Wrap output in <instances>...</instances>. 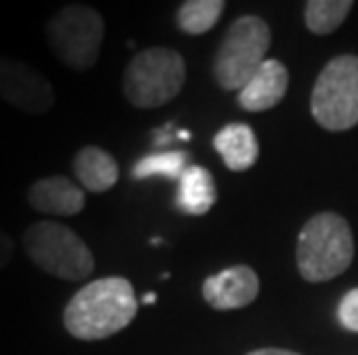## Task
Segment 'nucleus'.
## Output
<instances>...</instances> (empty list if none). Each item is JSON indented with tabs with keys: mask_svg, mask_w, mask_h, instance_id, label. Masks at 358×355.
I'll return each mask as SVG.
<instances>
[{
	"mask_svg": "<svg viewBox=\"0 0 358 355\" xmlns=\"http://www.w3.org/2000/svg\"><path fill=\"white\" fill-rule=\"evenodd\" d=\"M139 300L125 277H102L74 293L63 312V326L74 339L100 342L134 321Z\"/></svg>",
	"mask_w": 358,
	"mask_h": 355,
	"instance_id": "obj_1",
	"label": "nucleus"
},
{
	"mask_svg": "<svg viewBox=\"0 0 358 355\" xmlns=\"http://www.w3.org/2000/svg\"><path fill=\"white\" fill-rule=\"evenodd\" d=\"M354 261V233L338 213H317L299 233L296 266L306 282L319 284L342 275Z\"/></svg>",
	"mask_w": 358,
	"mask_h": 355,
	"instance_id": "obj_2",
	"label": "nucleus"
},
{
	"mask_svg": "<svg viewBox=\"0 0 358 355\" xmlns=\"http://www.w3.org/2000/svg\"><path fill=\"white\" fill-rule=\"evenodd\" d=\"M24 249L42 273L65 282H83L95 270V256L81 236L49 219L30 224L24 231Z\"/></svg>",
	"mask_w": 358,
	"mask_h": 355,
	"instance_id": "obj_3",
	"label": "nucleus"
},
{
	"mask_svg": "<svg viewBox=\"0 0 358 355\" xmlns=\"http://www.w3.org/2000/svg\"><path fill=\"white\" fill-rule=\"evenodd\" d=\"M185 60L169 47L139 51L123 74V93L134 109H157L171 102L185 86Z\"/></svg>",
	"mask_w": 358,
	"mask_h": 355,
	"instance_id": "obj_4",
	"label": "nucleus"
},
{
	"mask_svg": "<svg viewBox=\"0 0 358 355\" xmlns=\"http://www.w3.org/2000/svg\"><path fill=\"white\" fill-rule=\"evenodd\" d=\"M47 42L60 63L72 72H88L100 60L104 19L90 5L72 3L53 14L47 24Z\"/></svg>",
	"mask_w": 358,
	"mask_h": 355,
	"instance_id": "obj_5",
	"label": "nucleus"
},
{
	"mask_svg": "<svg viewBox=\"0 0 358 355\" xmlns=\"http://www.w3.org/2000/svg\"><path fill=\"white\" fill-rule=\"evenodd\" d=\"M271 49V28L262 17H238L224 33L213 63V74L222 90L241 93L262 67Z\"/></svg>",
	"mask_w": 358,
	"mask_h": 355,
	"instance_id": "obj_6",
	"label": "nucleus"
},
{
	"mask_svg": "<svg viewBox=\"0 0 358 355\" xmlns=\"http://www.w3.org/2000/svg\"><path fill=\"white\" fill-rule=\"evenodd\" d=\"M312 118L329 132L358 125V56H338L324 67L310 97Z\"/></svg>",
	"mask_w": 358,
	"mask_h": 355,
	"instance_id": "obj_7",
	"label": "nucleus"
},
{
	"mask_svg": "<svg viewBox=\"0 0 358 355\" xmlns=\"http://www.w3.org/2000/svg\"><path fill=\"white\" fill-rule=\"evenodd\" d=\"M0 100L30 116H44L56 104V90L24 60L0 56Z\"/></svg>",
	"mask_w": 358,
	"mask_h": 355,
	"instance_id": "obj_8",
	"label": "nucleus"
},
{
	"mask_svg": "<svg viewBox=\"0 0 358 355\" xmlns=\"http://www.w3.org/2000/svg\"><path fill=\"white\" fill-rule=\"evenodd\" d=\"M203 300L217 312L243 309L259 296V277L250 266H231L210 275L201 286Z\"/></svg>",
	"mask_w": 358,
	"mask_h": 355,
	"instance_id": "obj_9",
	"label": "nucleus"
},
{
	"mask_svg": "<svg viewBox=\"0 0 358 355\" xmlns=\"http://www.w3.org/2000/svg\"><path fill=\"white\" fill-rule=\"evenodd\" d=\"M26 201L35 213L51 217H72L86 208V194L67 176H47L35 180L26 194Z\"/></svg>",
	"mask_w": 358,
	"mask_h": 355,
	"instance_id": "obj_10",
	"label": "nucleus"
},
{
	"mask_svg": "<svg viewBox=\"0 0 358 355\" xmlns=\"http://www.w3.org/2000/svg\"><path fill=\"white\" fill-rule=\"evenodd\" d=\"M289 90V70L275 58H268L238 93V107L250 113L275 109Z\"/></svg>",
	"mask_w": 358,
	"mask_h": 355,
	"instance_id": "obj_11",
	"label": "nucleus"
},
{
	"mask_svg": "<svg viewBox=\"0 0 358 355\" xmlns=\"http://www.w3.org/2000/svg\"><path fill=\"white\" fill-rule=\"evenodd\" d=\"M213 148L222 157L224 166L234 173H243L252 169L259 160V141L257 134L245 123L224 125L213 139Z\"/></svg>",
	"mask_w": 358,
	"mask_h": 355,
	"instance_id": "obj_12",
	"label": "nucleus"
},
{
	"mask_svg": "<svg viewBox=\"0 0 358 355\" xmlns=\"http://www.w3.org/2000/svg\"><path fill=\"white\" fill-rule=\"evenodd\" d=\"M72 171H74V178L79 180L81 190H88L93 194L109 192L111 187L118 183V176H120L116 157L97 146L81 148L79 153L74 155Z\"/></svg>",
	"mask_w": 358,
	"mask_h": 355,
	"instance_id": "obj_13",
	"label": "nucleus"
},
{
	"mask_svg": "<svg viewBox=\"0 0 358 355\" xmlns=\"http://www.w3.org/2000/svg\"><path fill=\"white\" fill-rule=\"evenodd\" d=\"M215 201H217V190L210 171L196 164L187 166L185 173L178 180L176 208L185 215L201 217L215 206Z\"/></svg>",
	"mask_w": 358,
	"mask_h": 355,
	"instance_id": "obj_14",
	"label": "nucleus"
},
{
	"mask_svg": "<svg viewBox=\"0 0 358 355\" xmlns=\"http://www.w3.org/2000/svg\"><path fill=\"white\" fill-rule=\"evenodd\" d=\"M224 0H185L176 12V24L185 35H203L215 28L224 12Z\"/></svg>",
	"mask_w": 358,
	"mask_h": 355,
	"instance_id": "obj_15",
	"label": "nucleus"
},
{
	"mask_svg": "<svg viewBox=\"0 0 358 355\" xmlns=\"http://www.w3.org/2000/svg\"><path fill=\"white\" fill-rule=\"evenodd\" d=\"M352 10V0H308L306 26L312 35H331L345 24Z\"/></svg>",
	"mask_w": 358,
	"mask_h": 355,
	"instance_id": "obj_16",
	"label": "nucleus"
},
{
	"mask_svg": "<svg viewBox=\"0 0 358 355\" xmlns=\"http://www.w3.org/2000/svg\"><path fill=\"white\" fill-rule=\"evenodd\" d=\"M187 169V153L182 150H166V153H153L141 157L132 166L134 180L146 178H166V180H180V176Z\"/></svg>",
	"mask_w": 358,
	"mask_h": 355,
	"instance_id": "obj_17",
	"label": "nucleus"
},
{
	"mask_svg": "<svg viewBox=\"0 0 358 355\" xmlns=\"http://www.w3.org/2000/svg\"><path fill=\"white\" fill-rule=\"evenodd\" d=\"M338 321L349 332H358V286L347 291L338 305Z\"/></svg>",
	"mask_w": 358,
	"mask_h": 355,
	"instance_id": "obj_18",
	"label": "nucleus"
},
{
	"mask_svg": "<svg viewBox=\"0 0 358 355\" xmlns=\"http://www.w3.org/2000/svg\"><path fill=\"white\" fill-rule=\"evenodd\" d=\"M12 256H14V240L10 233L0 229V270H5L10 266Z\"/></svg>",
	"mask_w": 358,
	"mask_h": 355,
	"instance_id": "obj_19",
	"label": "nucleus"
},
{
	"mask_svg": "<svg viewBox=\"0 0 358 355\" xmlns=\"http://www.w3.org/2000/svg\"><path fill=\"white\" fill-rule=\"evenodd\" d=\"M248 355H301V353H294L287 349H257V351H250Z\"/></svg>",
	"mask_w": 358,
	"mask_h": 355,
	"instance_id": "obj_20",
	"label": "nucleus"
},
{
	"mask_svg": "<svg viewBox=\"0 0 358 355\" xmlns=\"http://www.w3.org/2000/svg\"><path fill=\"white\" fill-rule=\"evenodd\" d=\"M155 302H157V293H153V291L141 298V305H155Z\"/></svg>",
	"mask_w": 358,
	"mask_h": 355,
	"instance_id": "obj_21",
	"label": "nucleus"
},
{
	"mask_svg": "<svg viewBox=\"0 0 358 355\" xmlns=\"http://www.w3.org/2000/svg\"><path fill=\"white\" fill-rule=\"evenodd\" d=\"M178 139H180V141H187V139H189V134H187L185 130H182V132H178Z\"/></svg>",
	"mask_w": 358,
	"mask_h": 355,
	"instance_id": "obj_22",
	"label": "nucleus"
}]
</instances>
